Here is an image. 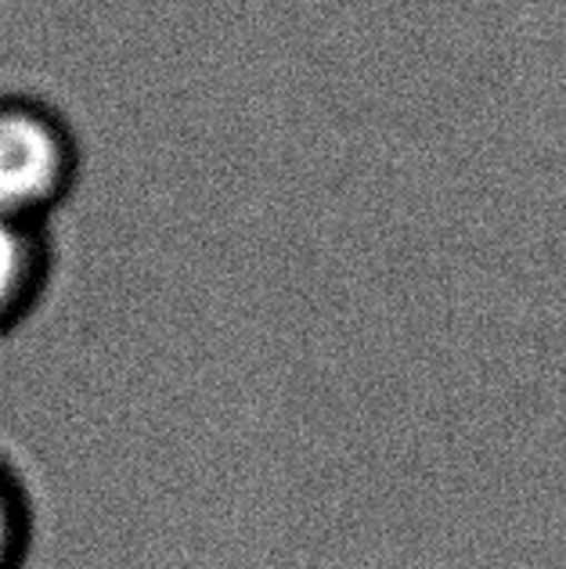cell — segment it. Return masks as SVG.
<instances>
[{
	"instance_id": "obj_1",
	"label": "cell",
	"mask_w": 566,
	"mask_h": 569,
	"mask_svg": "<svg viewBox=\"0 0 566 569\" xmlns=\"http://www.w3.org/2000/svg\"><path fill=\"white\" fill-rule=\"evenodd\" d=\"M80 144L62 112L26 94H0V217L29 228L77 191Z\"/></svg>"
},
{
	"instance_id": "obj_2",
	"label": "cell",
	"mask_w": 566,
	"mask_h": 569,
	"mask_svg": "<svg viewBox=\"0 0 566 569\" xmlns=\"http://www.w3.org/2000/svg\"><path fill=\"white\" fill-rule=\"evenodd\" d=\"M48 289V246L40 228L0 217V336L14 332Z\"/></svg>"
},
{
	"instance_id": "obj_3",
	"label": "cell",
	"mask_w": 566,
	"mask_h": 569,
	"mask_svg": "<svg viewBox=\"0 0 566 569\" xmlns=\"http://www.w3.org/2000/svg\"><path fill=\"white\" fill-rule=\"evenodd\" d=\"M33 548V498L19 469L0 455V569H26Z\"/></svg>"
}]
</instances>
